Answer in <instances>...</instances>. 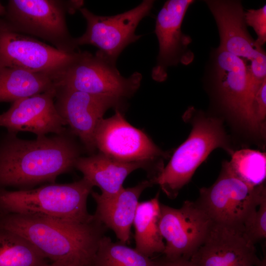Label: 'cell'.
<instances>
[{"mask_svg":"<svg viewBox=\"0 0 266 266\" xmlns=\"http://www.w3.org/2000/svg\"><path fill=\"white\" fill-rule=\"evenodd\" d=\"M209 77L223 106L245 123L250 87L246 64L218 47L213 53Z\"/></svg>","mask_w":266,"mask_h":266,"instance_id":"obj_17","label":"cell"},{"mask_svg":"<svg viewBox=\"0 0 266 266\" xmlns=\"http://www.w3.org/2000/svg\"><path fill=\"white\" fill-rule=\"evenodd\" d=\"M194 0H168L159 11L156 21L159 52L157 64L152 71V78L163 82L167 78V69L181 63L188 65L194 59L189 49L190 36L184 34L181 25L186 12Z\"/></svg>","mask_w":266,"mask_h":266,"instance_id":"obj_13","label":"cell"},{"mask_svg":"<svg viewBox=\"0 0 266 266\" xmlns=\"http://www.w3.org/2000/svg\"><path fill=\"white\" fill-rule=\"evenodd\" d=\"M81 0H10L0 22L8 29L47 41L59 50L73 53L78 50L68 30L66 12L81 8Z\"/></svg>","mask_w":266,"mask_h":266,"instance_id":"obj_4","label":"cell"},{"mask_svg":"<svg viewBox=\"0 0 266 266\" xmlns=\"http://www.w3.org/2000/svg\"><path fill=\"white\" fill-rule=\"evenodd\" d=\"M55 108L69 130L78 137L84 148L91 154L97 149L96 128L106 111L124 106L125 100L117 97L87 93L64 87H57Z\"/></svg>","mask_w":266,"mask_h":266,"instance_id":"obj_12","label":"cell"},{"mask_svg":"<svg viewBox=\"0 0 266 266\" xmlns=\"http://www.w3.org/2000/svg\"><path fill=\"white\" fill-rule=\"evenodd\" d=\"M224 164L247 184L254 187L264 184L266 177V153L250 149L237 150L232 153L231 160Z\"/></svg>","mask_w":266,"mask_h":266,"instance_id":"obj_24","label":"cell"},{"mask_svg":"<svg viewBox=\"0 0 266 266\" xmlns=\"http://www.w3.org/2000/svg\"><path fill=\"white\" fill-rule=\"evenodd\" d=\"M78 51L68 53L59 50L34 38L14 32L0 22V66L46 74L55 82Z\"/></svg>","mask_w":266,"mask_h":266,"instance_id":"obj_11","label":"cell"},{"mask_svg":"<svg viewBox=\"0 0 266 266\" xmlns=\"http://www.w3.org/2000/svg\"><path fill=\"white\" fill-rule=\"evenodd\" d=\"M192 126L187 139L176 149L153 182L171 200L177 197L213 150L222 148L231 151L222 123L218 119L200 115L193 121Z\"/></svg>","mask_w":266,"mask_h":266,"instance_id":"obj_5","label":"cell"},{"mask_svg":"<svg viewBox=\"0 0 266 266\" xmlns=\"http://www.w3.org/2000/svg\"><path fill=\"white\" fill-rule=\"evenodd\" d=\"M56 90L21 99L0 114V127L8 133L29 132L37 136L62 134L67 130L54 103Z\"/></svg>","mask_w":266,"mask_h":266,"instance_id":"obj_15","label":"cell"},{"mask_svg":"<svg viewBox=\"0 0 266 266\" xmlns=\"http://www.w3.org/2000/svg\"><path fill=\"white\" fill-rule=\"evenodd\" d=\"M91 266H157V261L105 235L100 242Z\"/></svg>","mask_w":266,"mask_h":266,"instance_id":"obj_23","label":"cell"},{"mask_svg":"<svg viewBox=\"0 0 266 266\" xmlns=\"http://www.w3.org/2000/svg\"><path fill=\"white\" fill-rule=\"evenodd\" d=\"M244 19L246 25L252 27L258 38L255 40L260 47L266 41V5L257 9H249L244 12Z\"/></svg>","mask_w":266,"mask_h":266,"instance_id":"obj_27","label":"cell"},{"mask_svg":"<svg viewBox=\"0 0 266 266\" xmlns=\"http://www.w3.org/2000/svg\"><path fill=\"white\" fill-rule=\"evenodd\" d=\"M93 186L85 179L51 183L35 189H0V214H18L59 221L85 223L93 220L87 207Z\"/></svg>","mask_w":266,"mask_h":266,"instance_id":"obj_3","label":"cell"},{"mask_svg":"<svg viewBox=\"0 0 266 266\" xmlns=\"http://www.w3.org/2000/svg\"><path fill=\"white\" fill-rule=\"evenodd\" d=\"M190 260L198 266H266L240 230L215 223Z\"/></svg>","mask_w":266,"mask_h":266,"instance_id":"obj_14","label":"cell"},{"mask_svg":"<svg viewBox=\"0 0 266 266\" xmlns=\"http://www.w3.org/2000/svg\"><path fill=\"white\" fill-rule=\"evenodd\" d=\"M6 8L0 2V17L3 16L5 13Z\"/></svg>","mask_w":266,"mask_h":266,"instance_id":"obj_29","label":"cell"},{"mask_svg":"<svg viewBox=\"0 0 266 266\" xmlns=\"http://www.w3.org/2000/svg\"><path fill=\"white\" fill-rule=\"evenodd\" d=\"M160 204L159 192L154 198L139 202L133 224L135 230V249L150 258L162 254L165 247L159 226Z\"/></svg>","mask_w":266,"mask_h":266,"instance_id":"obj_21","label":"cell"},{"mask_svg":"<svg viewBox=\"0 0 266 266\" xmlns=\"http://www.w3.org/2000/svg\"><path fill=\"white\" fill-rule=\"evenodd\" d=\"M74 168L79 170L83 177L93 187L97 186L103 196L117 193L124 187V181L133 171L139 168H149L141 163H124L111 159L99 152L88 157H79Z\"/></svg>","mask_w":266,"mask_h":266,"instance_id":"obj_19","label":"cell"},{"mask_svg":"<svg viewBox=\"0 0 266 266\" xmlns=\"http://www.w3.org/2000/svg\"><path fill=\"white\" fill-rule=\"evenodd\" d=\"M142 78L138 72L128 77L122 76L116 64L97 51L93 55L79 50L55 83L57 88L125 100L133 96L139 89Z\"/></svg>","mask_w":266,"mask_h":266,"instance_id":"obj_6","label":"cell"},{"mask_svg":"<svg viewBox=\"0 0 266 266\" xmlns=\"http://www.w3.org/2000/svg\"><path fill=\"white\" fill-rule=\"evenodd\" d=\"M213 223L195 201L186 200L179 208L160 202L159 226L166 241L164 257L190 260L204 241Z\"/></svg>","mask_w":266,"mask_h":266,"instance_id":"obj_10","label":"cell"},{"mask_svg":"<svg viewBox=\"0 0 266 266\" xmlns=\"http://www.w3.org/2000/svg\"><path fill=\"white\" fill-rule=\"evenodd\" d=\"M94 137L96 148L107 157L121 162L145 164L152 182L164 167L156 160L166 158V153L144 132L128 123L120 109L100 120Z\"/></svg>","mask_w":266,"mask_h":266,"instance_id":"obj_7","label":"cell"},{"mask_svg":"<svg viewBox=\"0 0 266 266\" xmlns=\"http://www.w3.org/2000/svg\"><path fill=\"white\" fill-rule=\"evenodd\" d=\"M266 116V81L254 96L247 115L246 124L254 130L260 129Z\"/></svg>","mask_w":266,"mask_h":266,"instance_id":"obj_26","label":"cell"},{"mask_svg":"<svg viewBox=\"0 0 266 266\" xmlns=\"http://www.w3.org/2000/svg\"><path fill=\"white\" fill-rule=\"evenodd\" d=\"M153 185L151 180H145L133 187L123 188L111 196L92 191L90 194L97 206L94 218L113 231L120 242L127 244L130 241L131 230L140 196Z\"/></svg>","mask_w":266,"mask_h":266,"instance_id":"obj_18","label":"cell"},{"mask_svg":"<svg viewBox=\"0 0 266 266\" xmlns=\"http://www.w3.org/2000/svg\"><path fill=\"white\" fill-rule=\"evenodd\" d=\"M56 88L49 75L0 66V102H13Z\"/></svg>","mask_w":266,"mask_h":266,"instance_id":"obj_20","label":"cell"},{"mask_svg":"<svg viewBox=\"0 0 266 266\" xmlns=\"http://www.w3.org/2000/svg\"><path fill=\"white\" fill-rule=\"evenodd\" d=\"M43 266H67L61 264L59 263H52L51 264H46Z\"/></svg>","mask_w":266,"mask_h":266,"instance_id":"obj_30","label":"cell"},{"mask_svg":"<svg viewBox=\"0 0 266 266\" xmlns=\"http://www.w3.org/2000/svg\"><path fill=\"white\" fill-rule=\"evenodd\" d=\"M217 24L220 35L219 47L241 59L248 68L250 64H266V55L247 29L241 1L228 0L205 1Z\"/></svg>","mask_w":266,"mask_h":266,"instance_id":"obj_16","label":"cell"},{"mask_svg":"<svg viewBox=\"0 0 266 266\" xmlns=\"http://www.w3.org/2000/svg\"><path fill=\"white\" fill-rule=\"evenodd\" d=\"M156 261L157 266H198L190 260L182 258L169 259L163 257Z\"/></svg>","mask_w":266,"mask_h":266,"instance_id":"obj_28","label":"cell"},{"mask_svg":"<svg viewBox=\"0 0 266 266\" xmlns=\"http://www.w3.org/2000/svg\"><path fill=\"white\" fill-rule=\"evenodd\" d=\"M0 229L20 235L46 259L67 266H91L107 229L94 216L73 223L18 214H0Z\"/></svg>","mask_w":266,"mask_h":266,"instance_id":"obj_2","label":"cell"},{"mask_svg":"<svg viewBox=\"0 0 266 266\" xmlns=\"http://www.w3.org/2000/svg\"><path fill=\"white\" fill-rule=\"evenodd\" d=\"M242 233L247 241L255 245L266 237V196L245 220Z\"/></svg>","mask_w":266,"mask_h":266,"instance_id":"obj_25","label":"cell"},{"mask_svg":"<svg viewBox=\"0 0 266 266\" xmlns=\"http://www.w3.org/2000/svg\"><path fill=\"white\" fill-rule=\"evenodd\" d=\"M266 196L265 184L254 187L234 175L223 164L216 181L200 189L195 201L213 223L240 230L249 213Z\"/></svg>","mask_w":266,"mask_h":266,"instance_id":"obj_8","label":"cell"},{"mask_svg":"<svg viewBox=\"0 0 266 266\" xmlns=\"http://www.w3.org/2000/svg\"><path fill=\"white\" fill-rule=\"evenodd\" d=\"M67 130L52 136L21 139L8 133L0 137V189H23L37 184L54 183L61 174L74 168L81 148Z\"/></svg>","mask_w":266,"mask_h":266,"instance_id":"obj_1","label":"cell"},{"mask_svg":"<svg viewBox=\"0 0 266 266\" xmlns=\"http://www.w3.org/2000/svg\"><path fill=\"white\" fill-rule=\"evenodd\" d=\"M46 259L24 237L0 229V266H43Z\"/></svg>","mask_w":266,"mask_h":266,"instance_id":"obj_22","label":"cell"},{"mask_svg":"<svg viewBox=\"0 0 266 266\" xmlns=\"http://www.w3.org/2000/svg\"><path fill=\"white\" fill-rule=\"evenodd\" d=\"M154 3V0H144L132 9L111 16L97 15L86 8H80L87 28L81 36L74 38L76 45L96 46L101 56L116 64L122 51L142 36L135 34V30L150 14Z\"/></svg>","mask_w":266,"mask_h":266,"instance_id":"obj_9","label":"cell"}]
</instances>
